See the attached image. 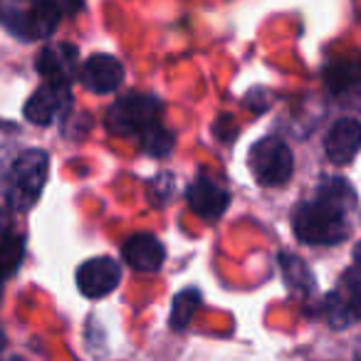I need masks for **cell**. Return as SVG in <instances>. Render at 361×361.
I'll use <instances>...</instances> for the list:
<instances>
[{
	"mask_svg": "<svg viewBox=\"0 0 361 361\" xmlns=\"http://www.w3.org/2000/svg\"><path fill=\"white\" fill-rule=\"evenodd\" d=\"M121 255L134 270L159 272L166 260V247L154 233H136L121 245Z\"/></svg>",
	"mask_w": 361,
	"mask_h": 361,
	"instance_id": "9c48e42d",
	"label": "cell"
},
{
	"mask_svg": "<svg viewBox=\"0 0 361 361\" xmlns=\"http://www.w3.org/2000/svg\"><path fill=\"white\" fill-rule=\"evenodd\" d=\"M339 295L344 297L351 317H354V319H361V270L359 267H356V270H349L344 275Z\"/></svg>",
	"mask_w": 361,
	"mask_h": 361,
	"instance_id": "2e32d148",
	"label": "cell"
},
{
	"mask_svg": "<svg viewBox=\"0 0 361 361\" xmlns=\"http://www.w3.org/2000/svg\"><path fill=\"white\" fill-rule=\"evenodd\" d=\"M37 72L45 77L50 85L70 87L72 75L77 72V47L75 45H50L37 57Z\"/></svg>",
	"mask_w": 361,
	"mask_h": 361,
	"instance_id": "30bf717a",
	"label": "cell"
},
{
	"mask_svg": "<svg viewBox=\"0 0 361 361\" xmlns=\"http://www.w3.org/2000/svg\"><path fill=\"white\" fill-rule=\"evenodd\" d=\"M324 151L331 164H351V159L361 151V121L351 116L336 121L324 139Z\"/></svg>",
	"mask_w": 361,
	"mask_h": 361,
	"instance_id": "ba28073f",
	"label": "cell"
},
{
	"mask_svg": "<svg viewBox=\"0 0 361 361\" xmlns=\"http://www.w3.org/2000/svg\"><path fill=\"white\" fill-rule=\"evenodd\" d=\"M121 282V265L111 257H92L77 270V287L90 300L111 295Z\"/></svg>",
	"mask_w": 361,
	"mask_h": 361,
	"instance_id": "5b68a950",
	"label": "cell"
},
{
	"mask_svg": "<svg viewBox=\"0 0 361 361\" xmlns=\"http://www.w3.org/2000/svg\"><path fill=\"white\" fill-rule=\"evenodd\" d=\"M173 144H176L173 134H171L164 124L154 126L149 134L141 136V146H144V151L151 156H169L171 151H173Z\"/></svg>",
	"mask_w": 361,
	"mask_h": 361,
	"instance_id": "e0dca14e",
	"label": "cell"
},
{
	"mask_svg": "<svg viewBox=\"0 0 361 361\" xmlns=\"http://www.w3.org/2000/svg\"><path fill=\"white\" fill-rule=\"evenodd\" d=\"M324 314L326 319H329V324L334 326V329H344V326H349L351 322H354V317H351L349 307H346L344 297L339 295V290L329 292L324 300Z\"/></svg>",
	"mask_w": 361,
	"mask_h": 361,
	"instance_id": "ac0fdd59",
	"label": "cell"
},
{
	"mask_svg": "<svg viewBox=\"0 0 361 361\" xmlns=\"http://www.w3.org/2000/svg\"><path fill=\"white\" fill-rule=\"evenodd\" d=\"M25 255V240L20 235H3L0 238V280L16 275Z\"/></svg>",
	"mask_w": 361,
	"mask_h": 361,
	"instance_id": "9a60e30c",
	"label": "cell"
},
{
	"mask_svg": "<svg viewBox=\"0 0 361 361\" xmlns=\"http://www.w3.org/2000/svg\"><path fill=\"white\" fill-rule=\"evenodd\" d=\"M201 307V292L196 287H188V290H180L173 297V307H171V326L173 329H186L188 322L193 319V314Z\"/></svg>",
	"mask_w": 361,
	"mask_h": 361,
	"instance_id": "5bb4252c",
	"label": "cell"
},
{
	"mask_svg": "<svg viewBox=\"0 0 361 361\" xmlns=\"http://www.w3.org/2000/svg\"><path fill=\"white\" fill-rule=\"evenodd\" d=\"M247 166H250L252 176H255L260 186L275 188L285 186L287 180L292 178L295 159H292V151L285 141L277 139V136H267V139L257 141L250 149Z\"/></svg>",
	"mask_w": 361,
	"mask_h": 361,
	"instance_id": "277c9868",
	"label": "cell"
},
{
	"mask_svg": "<svg viewBox=\"0 0 361 361\" xmlns=\"http://www.w3.org/2000/svg\"><path fill=\"white\" fill-rule=\"evenodd\" d=\"M280 272L285 277L287 287H290L295 295L305 297L314 292V275L312 270L305 265L302 257H297L295 252H280Z\"/></svg>",
	"mask_w": 361,
	"mask_h": 361,
	"instance_id": "4fadbf2b",
	"label": "cell"
},
{
	"mask_svg": "<svg viewBox=\"0 0 361 361\" xmlns=\"http://www.w3.org/2000/svg\"><path fill=\"white\" fill-rule=\"evenodd\" d=\"M186 201H188V208H191L196 216L206 218V221H216V218H221L223 213L228 211V206H231V193L223 186H218V183H213V180L201 178L186 191Z\"/></svg>",
	"mask_w": 361,
	"mask_h": 361,
	"instance_id": "8fae6325",
	"label": "cell"
},
{
	"mask_svg": "<svg viewBox=\"0 0 361 361\" xmlns=\"http://www.w3.org/2000/svg\"><path fill=\"white\" fill-rule=\"evenodd\" d=\"M47 171H50V156L42 149L23 151L11 166L8 173L6 198L13 211H30L45 188Z\"/></svg>",
	"mask_w": 361,
	"mask_h": 361,
	"instance_id": "7a4b0ae2",
	"label": "cell"
},
{
	"mask_svg": "<svg viewBox=\"0 0 361 361\" xmlns=\"http://www.w3.org/2000/svg\"><path fill=\"white\" fill-rule=\"evenodd\" d=\"M11 361H23V359H20V356H13V359H11Z\"/></svg>",
	"mask_w": 361,
	"mask_h": 361,
	"instance_id": "ffe728a7",
	"label": "cell"
},
{
	"mask_svg": "<svg viewBox=\"0 0 361 361\" xmlns=\"http://www.w3.org/2000/svg\"><path fill=\"white\" fill-rule=\"evenodd\" d=\"M70 99H72L70 87L50 85V82H47V85H42L40 90L25 102L23 114H25V119L32 121V124L47 126V124H52V119H55L67 104H70Z\"/></svg>",
	"mask_w": 361,
	"mask_h": 361,
	"instance_id": "52a82bcc",
	"label": "cell"
},
{
	"mask_svg": "<svg viewBox=\"0 0 361 361\" xmlns=\"http://www.w3.org/2000/svg\"><path fill=\"white\" fill-rule=\"evenodd\" d=\"M60 6L55 0H35V6L30 8L25 18H23V35L30 40H45L60 25Z\"/></svg>",
	"mask_w": 361,
	"mask_h": 361,
	"instance_id": "7c38bea8",
	"label": "cell"
},
{
	"mask_svg": "<svg viewBox=\"0 0 361 361\" xmlns=\"http://www.w3.org/2000/svg\"><path fill=\"white\" fill-rule=\"evenodd\" d=\"M356 196L344 178H326L314 198L292 213V231L307 245H339L349 238Z\"/></svg>",
	"mask_w": 361,
	"mask_h": 361,
	"instance_id": "6da1fadb",
	"label": "cell"
},
{
	"mask_svg": "<svg viewBox=\"0 0 361 361\" xmlns=\"http://www.w3.org/2000/svg\"><path fill=\"white\" fill-rule=\"evenodd\" d=\"M3 346H6V334H3V329H0V351H3Z\"/></svg>",
	"mask_w": 361,
	"mask_h": 361,
	"instance_id": "d6986e66",
	"label": "cell"
},
{
	"mask_svg": "<svg viewBox=\"0 0 361 361\" xmlns=\"http://www.w3.org/2000/svg\"><path fill=\"white\" fill-rule=\"evenodd\" d=\"M80 80L94 94H111L124 82V65L114 55H92L82 65Z\"/></svg>",
	"mask_w": 361,
	"mask_h": 361,
	"instance_id": "8992f818",
	"label": "cell"
},
{
	"mask_svg": "<svg viewBox=\"0 0 361 361\" xmlns=\"http://www.w3.org/2000/svg\"><path fill=\"white\" fill-rule=\"evenodd\" d=\"M159 124L161 102L151 94H139V92H131V94L121 97L116 104H111L104 119L106 131L114 136H124V139H129V136L141 139Z\"/></svg>",
	"mask_w": 361,
	"mask_h": 361,
	"instance_id": "3957f363",
	"label": "cell"
}]
</instances>
